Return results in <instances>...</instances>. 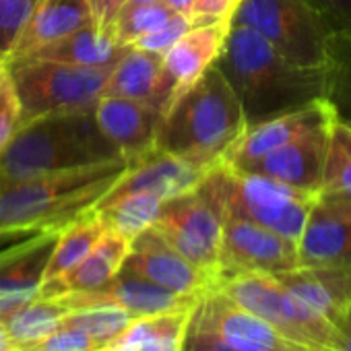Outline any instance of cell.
Wrapping results in <instances>:
<instances>
[{"instance_id": "6da1fadb", "label": "cell", "mask_w": 351, "mask_h": 351, "mask_svg": "<svg viewBox=\"0 0 351 351\" xmlns=\"http://www.w3.org/2000/svg\"><path fill=\"white\" fill-rule=\"evenodd\" d=\"M215 66L236 93L248 126L330 99L332 91L335 66L291 64L261 36L240 25L230 27Z\"/></svg>"}, {"instance_id": "7a4b0ae2", "label": "cell", "mask_w": 351, "mask_h": 351, "mask_svg": "<svg viewBox=\"0 0 351 351\" xmlns=\"http://www.w3.org/2000/svg\"><path fill=\"white\" fill-rule=\"evenodd\" d=\"M128 169L124 157L0 182V238L62 232L95 209Z\"/></svg>"}, {"instance_id": "3957f363", "label": "cell", "mask_w": 351, "mask_h": 351, "mask_svg": "<svg viewBox=\"0 0 351 351\" xmlns=\"http://www.w3.org/2000/svg\"><path fill=\"white\" fill-rule=\"evenodd\" d=\"M246 128L236 93L213 64L163 114L155 147L197 167L215 169Z\"/></svg>"}, {"instance_id": "277c9868", "label": "cell", "mask_w": 351, "mask_h": 351, "mask_svg": "<svg viewBox=\"0 0 351 351\" xmlns=\"http://www.w3.org/2000/svg\"><path fill=\"white\" fill-rule=\"evenodd\" d=\"M116 145L101 132L93 108L36 118L19 128L0 155V182L97 165L120 159Z\"/></svg>"}, {"instance_id": "5b68a950", "label": "cell", "mask_w": 351, "mask_h": 351, "mask_svg": "<svg viewBox=\"0 0 351 351\" xmlns=\"http://www.w3.org/2000/svg\"><path fill=\"white\" fill-rule=\"evenodd\" d=\"M232 25L254 32L291 64L322 69L339 62V42L308 0H240Z\"/></svg>"}, {"instance_id": "8992f818", "label": "cell", "mask_w": 351, "mask_h": 351, "mask_svg": "<svg viewBox=\"0 0 351 351\" xmlns=\"http://www.w3.org/2000/svg\"><path fill=\"white\" fill-rule=\"evenodd\" d=\"M223 221V169L217 165L197 189L163 201L153 228L193 265L217 279Z\"/></svg>"}, {"instance_id": "52a82bcc", "label": "cell", "mask_w": 351, "mask_h": 351, "mask_svg": "<svg viewBox=\"0 0 351 351\" xmlns=\"http://www.w3.org/2000/svg\"><path fill=\"white\" fill-rule=\"evenodd\" d=\"M238 306L267 320L279 335L308 351H339L337 326L291 295L275 277L240 273L219 277L215 285Z\"/></svg>"}, {"instance_id": "ba28073f", "label": "cell", "mask_w": 351, "mask_h": 351, "mask_svg": "<svg viewBox=\"0 0 351 351\" xmlns=\"http://www.w3.org/2000/svg\"><path fill=\"white\" fill-rule=\"evenodd\" d=\"M5 64L21 101V126L42 116L93 108L114 69H85L36 58Z\"/></svg>"}, {"instance_id": "9c48e42d", "label": "cell", "mask_w": 351, "mask_h": 351, "mask_svg": "<svg viewBox=\"0 0 351 351\" xmlns=\"http://www.w3.org/2000/svg\"><path fill=\"white\" fill-rule=\"evenodd\" d=\"M226 215L248 219L293 242L300 240L318 195L287 186L261 173L236 171L221 163Z\"/></svg>"}, {"instance_id": "30bf717a", "label": "cell", "mask_w": 351, "mask_h": 351, "mask_svg": "<svg viewBox=\"0 0 351 351\" xmlns=\"http://www.w3.org/2000/svg\"><path fill=\"white\" fill-rule=\"evenodd\" d=\"M298 267V242L248 219L226 215L217 279L240 273L279 275Z\"/></svg>"}, {"instance_id": "8fae6325", "label": "cell", "mask_w": 351, "mask_h": 351, "mask_svg": "<svg viewBox=\"0 0 351 351\" xmlns=\"http://www.w3.org/2000/svg\"><path fill=\"white\" fill-rule=\"evenodd\" d=\"M189 328L209 332L219 341L244 351H308L283 335L267 320L238 306L217 287H209L189 316Z\"/></svg>"}, {"instance_id": "7c38bea8", "label": "cell", "mask_w": 351, "mask_h": 351, "mask_svg": "<svg viewBox=\"0 0 351 351\" xmlns=\"http://www.w3.org/2000/svg\"><path fill=\"white\" fill-rule=\"evenodd\" d=\"M122 267L180 295L201 298L215 285V277L211 273L182 256L153 226L130 240Z\"/></svg>"}, {"instance_id": "4fadbf2b", "label": "cell", "mask_w": 351, "mask_h": 351, "mask_svg": "<svg viewBox=\"0 0 351 351\" xmlns=\"http://www.w3.org/2000/svg\"><path fill=\"white\" fill-rule=\"evenodd\" d=\"M332 122H326L308 130L300 138L250 161L248 165L236 171L261 173V176H267V178L279 180L287 186L318 195L322 186V173H324V161H326Z\"/></svg>"}, {"instance_id": "5bb4252c", "label": "cell", "mask_w": 351, "mask_h": 351, "mask_svg": "<svg viewBox=\"0 0 351 351\" xmlns=\"http://www.w3.org/2000/svg\"><path fill=\"white\" fill-rule=\"evenodd\" d=\"M300 267H351V199L318 195L298 240Z\"/></svg>"}, {"instance_id": "9a60e30c", "label": "cell", "mask_w": 351, "mask_h": 351, "mask_svg": "<svg viewBox=\"0 0 351 351\" xmlns=\"http://www.w3.org/2000/svg\"><path fill=\"white\" fill-rule=\"evenodd\" d=\"M58 300L69 310L89 306V304H99V302H114L122 306L132 318L159 316L167 312H191L195 304L199 302V298L173 293L124 267L104 287L95 291H87V293L64 295Z\"/></svg>"}, {"instance_id": "2e32d148", "label": "cell", "mask_w": 351, "mask_h": 351, "mask_svg": "<svg viewBox=\"0 0 351 351\" xmlns=\"http://www.w3.org/2000/svg\"><path fill=\"white\" fill-rule=\"evenodd\" d=\"M337 118H339V114H337L332 101L318 99L302 110H295V112L277 116L273 120L248 126L244 136L230 151V155L226 157L223 163L230 165L232 169H242L250 161H254V159L300 138L308 130H312L320 124L332 122Z\"/></svg>"}, {"instance_id": "e0dca14e", "label": "cell", "mask_w": 351, "mask_h": 351, "mask_svg": "<svg viewBox=\"0 0 351 351\" xmlns=\"http://www.w3.org/2000/svg\"><path fill=\"white\" fill-rule=\"evenodd\" d=\"M209 171L211 169L197 167L155 147L128 165L126 173L108 195L120 197L128 193H147L163 203L197 189Z\"/></svg>"}, {"instance_id": "ac0fdd59", "label": "cell", "mask_w": 351, "mask_h": 351, "mask_svg": "<svg viewBox=\"0 0 351 351\" xmlns=\"http://www.w3.org/2000/svg\"><path fill=\"white\" fill-rule=\"evenodd\" d=\"M93 116L128 165L155 149L163 118L159 110L124 97H99L93 106Z\"/></svg>"}, {"instance_id": "d6986e66", "label": "cell", "mask_w": 351, "mask_h": 351, "mask_svg": "<svg viewBox=\"0 0 351 351\" xmlns=\"http://www.w3.org/2000/svg\"><path fill=\"white\" fill-rule=\"evenodd\" d=\"M58 234L60 232L34 234L27 242L0 254V316L38 298Z\"/></svg>"}, {"instance_id": "ffe728a7", "label": "cell", "mask_w": 351, "mask_h": 351, "mask_svg": "<svg viewBox=\"0 0 351 351\" xmlns=\"http://www.w3.org/2000/svg\"><path fill=\"white\" fill-rule=\"evenodd\" d=\"M101 97H124L165 114L173 101V87L163 69V56L128 48L112 69Z\"/></svg>"}, {"instance_id": "44dd1931", "label": "cell", "mask_w": 351, "mask_h": 351, "mask_svg": "<svg viewBox=\"0 0 351 351\" xmlns=\"http://www.w3.org/2000/svg\"><path fill=\"white\" fill-rule=\"evenodd\" d=\"M271 277H275L291 295L302 300L332 324L351 308V267H298Z\"/></svg>"}, {"instance_id": "7402d4cb", "label": "cell", "mask_w": 351, "mask_h": 351, "mask_svg": "<svg viewBox=\"0 0 351 351\" xmlns=\"http://www.w3.org/2000/svg\"><path fill=\"white\" fill-rule=\"evenodd\" d=\"M230 27L232 21L197 25L163 54V69L173 87V101L215 64L226 46Z\"/></svg>"}, {"instance_id": "603a6c76", "label": "cell", "mask_w": 351, "mask_h": 351, "mask_svg": "<svg viewBox=\"0 0 351 351\" xmlns=\"http://www.w3.org/2000/svg\"><path fill=\"white\" fill-rule=\"evenodd\" d=\"M130 242L118 236L116 232L106 230V234L97 240L93 250L69 273L58 279L44 281L40 285L38 298L42 300H58L73 293H87L104 287L124 265Z\"/></svg>"}, {"instance_id": "cb8c5ba5", "label": "cell", "mask_w": 351, "mask_h": 351, "mask_svg": "<svg viewBox=\"0 0 351 351\" xmlns=\"http://www.w3.org/2000/svg\"><path fill=\"white\" fill-rule=\"evenodd\" d=\"M91 21L93 17L87 0H42L7 60L25 58Z\"/></svg>"}, {"instance_id": "d4e9b609", "label": "cell", "mask_w": 351, "mask_h": 351, "mask_svg": "<svg viewBox=\"0 0 351 351\" xmlns=\"http://www.w3.org/2000/svg\"><path fill=\"white\" fill-rule=\"evenodd\" d=\"M126 52L128 46L118 44L114 36L101 32L91 21L25 58L50 60V62L85 66V69H112Z\"/></svg>"}, {"instance_id": "484cf974", "label": "cell", "mask_w": 351, "mask_h": 351, "mask_svg": "<svg viewBox=\"0 0 351 351\" xmlns=\"http://www.w3.org/2000/svg\"><path fill=\"white\" fill-rule=\"evenodd\" d=\"M161 201L147 193H128L120 197L106 195L97 205L95 213L101 217L106 230L116 232L124 240H134L141 232L153 226L157 219Z\"/></svg>"}, {"instance_id": "4316f807", "label": "cell", "mask_w": 351, "mask_h": 351, "mask_svg": "<svg viewBox=\"0 0 351 351\" xmlns=\"http://www.w3.org/2000/svg\"><path fill=\"white\" fill-rule=\"evenodd\" d=\"M106 234V226L101 217L91 209L71 226H66L54 244V250L48 258L44 281H52L69 273L73 267H77L97 244V240ZM42 281V283H44Z\"/></svg>"}, {"instance_id": "83f0119b", "label": "cell", "mask_w": 351, "mask_h": 351, "mask_svg": "<svg viewBox=\"0 0 351 351\" xmlns=\"http://www.w3.org/2000/svg\"><path fill=\"white\" fill-rule=\"evenodd\" d=\"M69 308L60 300L36 298L25 306L3 316V322L17 349H27L40 345L50 337L66 318Z\"/></svg>"}, {"instance_id": "f1b7e54d", "label": "cell", "mask_w": 351, "mask_h": 351, "mask_svg": "<svg viewBox=\"0 0 351 351\" xmlns=\"http://www.w3.org/2000/svg\"><path fill=\"white\" fill-rule=\"evenodd\" d=\"M320 193L351 199V120L337 118L330 126Z\"/></svg>"}, {"instance_id": "f546056e", "label": "cell", "mask_w": 351, "mask_h": 351, "mask_svg": "<svg viewBox=\"0 0 351 351\" xmlns=\"http://www.w3.org/2000/svg\"><path fill=\"white\" fill-rule=\"evenodd\" d=\"M132 316L122 306L114 302H99V304H89L69 310L64 324L85 330L97 343V347H104L122 328H126Z\"/></svg>"}, {"instance_id": "4dcf8cb0", "label": "cell", "mask_w": 351, "mask_h": 351, "mask_svg": "<svg viewBox=\"0 0 351 351\" xmlns=\"http://www.w3.org/2000/svg\"><path fill=\"white\" fill-rule=\"evenodd\" d=\"M176 13L163 3H126L116 19L114 38L122 46H132L143 36L159 29Z\"/></svg>"}, {"instance_id": "1f68e13d", "label": "cell", "mask_w": 351, "mask_h": 351, "mask_svg": "<svg viewBox=\"0 0 351 351\" xmlns=\"http://www.w3.org/2000/svg\"><path fill=\"white\" fill-rule=\"evenodd\" d=\"M42 0H0V60H7Z\"/></svg>"}, {"instance_id": "d6a6232c", "label": "cell", "mask_w": 351, "mask_h": 351, "mask_svg": "<svg viewBox=\"0 0 351 351\" xmlns=\"http://www.w3.org/2000/svg\"><path fill=\"white\" fill-rule=\"evenodd\" d=\"M19 128H21V101L7 64L0 62V155L9 149Z\"/></svg>"}, {"instance_id": "836d02e7", "label": "cell", "mask_w": 351, "mask_h": 351, "mask_svg": "<svg viewBox=\"0 0 351 351\" xmlns=\"http://www.w3.org/2000/svg\"><path fill=\"white\" fill-rule=\"evenodd\" d=\"M191 312H167L155 316L153 330L145 339L141 351H182Z\"/></svg>"}, {"instance_id": "e575fe53", "label": "cell", "mask_w": 351, "mask_h": 351, "mask_svg": "<svg viewBox=\"0 0 351 351\" xmlns=\"http://www.w3.org/2000/svg\"><path fill=\"white\" fill-rule=\"evenodd\" d=\"M339 42V60L351 54V0H308Z\"/></svg>"}, {"instance_id": "d590c367", "label": "cell", "mask_w": 351, "mask_h": 351, "mask_svg": "<svg viewBox=\"0 0 351 351\" xmlns=\"http://www.w3.org/2000/svg\"><path fill=\"white\" fill-rule=\"evenodd\" d=\"M193 27H195V23H193L191 17L173 15L159 29H155V32L143 36L141 40H136L130 48H136V50H145V52H153V54H161L163 56L176 42H178Z\"/></svg>"}, {"instance_id": "8d00e7d4", "label": "cell", "mask_w": 351, "mask_h": 351, "mask_svg": "<svg viewBox=\"0 0 351 351\" xmlns=\"http://www.w3.org/2000/svg\"><path fill=\"white\" fill-rule=\"evenodd\" d=\"M40 351H97V343L81 328L60 324L50 337H46L40 345H36Z\"/></svg>"}, {"instance_id": "74e56055", "label": "cell", "mask_w": 351, "mask_h": 351, "mask_svg": "<svg viewBox=\"0 0 351 351\" xmlns=\"http://www.w3.org/2000/svg\"><path fill=\"white\" fill-rule=\"evenodd\" d=\"M330 101L341 120H351V54L335 64Z\"/></svg>"}, {"instance_id": "f35d334b", "label": "cell", "mask_w": 351, "mask_h": 351, "mask_svg": "<svg viewBox=\"0 0 351 351\" xmlns=\"http://www.w3.org/2000/svg\"><path fill=\"white\" fill-rule=\"evenodd\" d=\"M238 3L240 0H195V13H193L195 27L219 23V21H232Z\"/></svg>"}, {"instance_id": "ab89813d", "label": "cell", "mask_w": 351, "mask_h": 351, "mask_svg": "<svg viewBox=\"0 0 351 351\" xmlns=\"http://www.w3.org/2000/svg\"><path fill=\"white\" fill-rule=\"evenodd\" d=\"M89 3V9H91V17H93V23L114 36V25H116V19L122 11V7L128 3V0H87Z\"/></svg>"}, {"instance_id": "60d3db41", "label": "cell", "mask_w": 351, "mask_h": 351, "mask_svg": "<svg viewBox=\"0 0 351 351\" xmlns=\"http://www.w3.org/2000/svg\"><path fill=\"white\" fill-rule=\"evenodd\" d=\"M182 351H244V349L232 347V345L219 341L217 337H213V335H209V332L193 330V328L186 326Z\"/></svg>"}, {"instance_id": "b9f144b4", "label": "cell", "mask_w": 351, "mask_h": 351, "mask_svg": "<svg viewBox=\"0 0 351 351\" xmlns=\"http://www.w3.org/2000/svg\"><path fill=\"white\" fill-rule=\"evenodd\" d=\"M339 332V351H351V308L335 322Z\"/></svg>"}, {"instance_id": "7bdbcfd3", "label": "cell", "mask_w": 351, "mask_h": 351, "mask_svg": "<svg viewBox=\"0 0 351 351\" xmlns=\"http://www.w3.org/2000/svg\"><path fill=\"white\" fill-rule=\"evenodd\" d=\"M161 3L173 11L176 15H184V17H191L193 19V13H195V0H161Z\"/></svg>"}, {"instance_id": "ee69618b", "label": "cell", "mask_w": 351, "mask_h": 351, "mask_svg": "<svg viewBox=\"0 0 351 351\" xmlns=\"http://www.w3.org/2000/svg\"><path fill=\"white\" fill-rule=\"evenodd\" d=\"M15 349L17 347H15L11 335H9V330H7V326L3 322V316H0V351H15Z\"/></svg>"}, {"instance_id": "f6af8a7d", "label": "cell", "mask_w": 351, "mask_h": 351, "mask_svg": "<svg viewBox=\"0 0 351 351\" xmlns=\"http://www.w3.org/2000/svg\"><path fill=\"white\" fill-rule=\"evenodd\" d=\"M128 3H161V0H128Z\"/></svg>"}, {"instance_id": "bcb514c9", "label": "cell", "mask_w": 351, "mask_h": 351, "mask_svg": "<svg viewBox=\"0 0 351 351\" xmlns=\"http://www.w3.org/2000/svg\"><path fill=\"white\" fill-rule=\"evenodd\" d=\"M15 351H40V349H36V347H27V349H15Z\"/></svg>"}, {"instance_id": "7dc6e473", "label": "cell", "mask_w": 351, "mask_h": 351, "mask_svg": "<svg viewBox=\"0 0 351 351\" xmlns=\"http://www.w3.org/2000/svg\"><path fill=\"white\" fill-rule=\"evenodd\" d=\"M0 62H3V60H0Z\"/></svg>"}]
</instances>
